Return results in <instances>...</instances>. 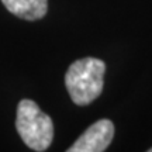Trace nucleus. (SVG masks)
Returning <instances> with one entry per match:
<instances>
[{
	"mask_svg": "<svg viewBox=\"0 0 152 152\" xmlns=\"http://www.w3.org/2000/svg\"><path fill=\"white\" fill-rule=\"evenodd\" d=\"M148 151H149V152H152V148H149V149H148Z\"/></svg>",
	"mask_w": 152,
	"mask_h": 152,
	"instance_id": "5",
	"label": "nucleus"
},
{
	"mask_svg": "<svg viewBox=\"0 0 152 152\" xmlns=\"http://www.w3.org/2000/svg\"><path fill=\"white\" fill-rule=\"evenodd\" d=\"M16 128L23 142L33 151H47L54 140V124L35 102L23 99L17 106Z\"/></svg>",
	"mask_w": 152,
	"mask_h": 152,
	"instance_id": "2",
	"label": "nucleus"
},
{
	"mask_svg": "<svg viewBox=\"0 0 152 152\" xmlns=\"http://www.w3.org/2000/svg\"><path fill=\"white\" fill-rule=\"evenodd\" d=\"M114 124L107 118H102L92 124L82 134L68 152H103L113 141Z\"/></svg>",
	"mask_w": 152,
	"mask_h": 152,
	"instance_id": "3",
	"label": "nucleus"
},
{
	"mask_svg": "<svg viewBox=\"0 0 152 152\" xmlns=\"http://www.w3.org/2000/svg\"><path fill=\"white\" fill-rule=\"evenodd\" d=\"M106 64L97 58H82L75 61L65 73V86L72 102L86 106L102 94Z\"/></svg>",
	"mask_w": 152,
	"mask_h": 152,
	"instance_id": "1",
	"label": "nucleus"
},
{
	"mask_svg": "<svg viewBox=\"0 0 152 152\" xmlns=\"http://www.w3.org/2000/svg\"><path fill=\"white\" fill-rule=\"evenodd\" d=\"M1 3L11 14L28 21L42 18L48 11V0H1Z\"/></svg>",
	"mask_w": 152,
	"mask_h": 152,
	"instance_id": "4",
	"label": "nucleus"
}]
</instances>
